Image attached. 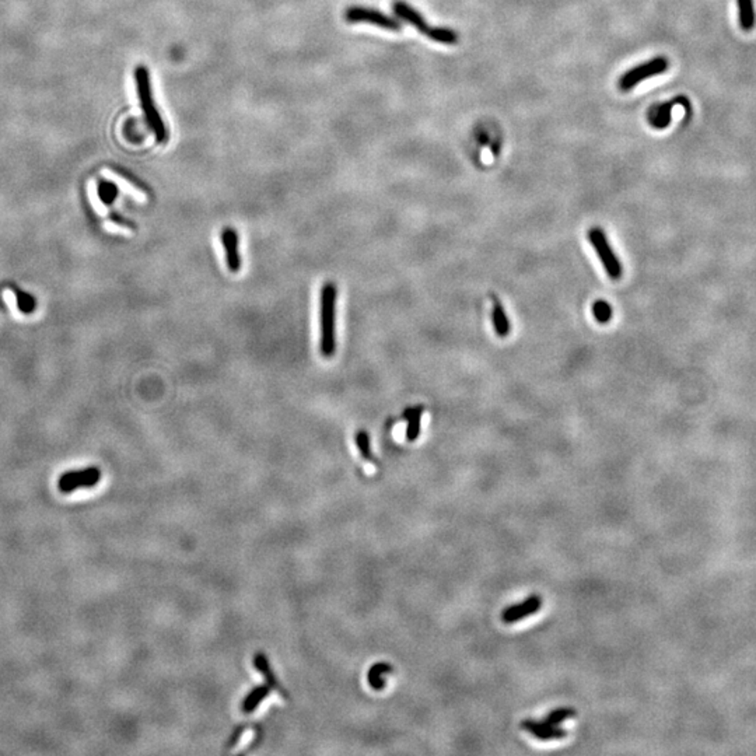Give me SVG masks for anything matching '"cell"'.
Returning a JSON list of instances; mask_svg holds the SVG:
<instances>
[{
  "label": "cell",
  "mask_w": 756,
  "mask_h": 756,
  "mask_svg": "<svg viewBox=\"0 0 756 756\" xmlns=\"http://www.w3.org/2000/svg\"><path fill=\"white\" fill-rule=\"evenodd\" d=\"M336 302L338 287L325 282L319 296V352L324 358H332L336 352Z\"/></svg>",
  "instance_id": "cell-1"
},
{
  "label": "cell",
  "mask_w": 756,
  "mask_h": 756,
  "mask_svg": "<svg viewBox=\"0 0 756 756\" xmlns=\"http://www.w3.org/2000/svg\"><path fill=\"white\" fill-rule=\"evenodd\" d=\"M394 13L397 14V17H400L403 21L409 23L410 26H413L419 33L427 35L432 41L434 43H439V44H444V45H455L458 44V34L453 31L451 28H446V27H430L424 17L417 11L415 10L412 6H409L407 3L405 1H395L394 6Z\"/></svg>",
  "instance_id": "cell-2"
},
{
  "label": "cell",
  "mask_w": 756,
  "mask_h": 756,
  "mask_svg": "<svg viewBox=\"0 0 756 756\" xmlns=\"http://www.w3.org/2000/svg\"><path fill=\"white\" fill-rule=\"evenodd\" d=\"M135 77H136V87H138V94H139V101H141V106H142V111L145 114V118L149 124V126L157 139V142L160 143H164L167 141V129H165V125L154 105V100H153V96H151V86H150V75H149V70L148 67L145 66H139L135 72Z\"/></svg>",
  "instance_id": "cell-3"
},
{
  "label": "cell",
  "mask_w": 756,
  "mask_h": 756,
  "mask_svg": "<svg viewBox=\"0 0 756 756\" xmlns=\"http://www.w3.org/2000/svg\"><path fill=\"white\" fill-rule=\"evenodd\" d=\"M669 66V62L664 56H657L654 59H650L630 70H628L620 79H619V89L622 92H630L636 86H639L643 80H647L650 77L658 76L664 73Z\"/></svg>",
  "instance_id": "cell-4"
},
{
  "label": "cell",
  "mask_w": 756,
  "mask_h": 756,
  "mask_svg": "<svg viewBox=\"0 0 756 756\" xmlns=\"http://www.w3.org/2000/svg\"><path fill=\"white\" fill-rule=\"evenodd\" d=\"M588 239H590L593 247L596 248V251L598 253V256H600V259H601L605 270L608 272L609 278L613 279V280L620 279V276H622V265H620L618 256L612 251L604 231L600 227H596V229L593 227L590 230V233H588Z\"/></svg>",
  "instance_id": "cell-5"
},
{
  "label": "cell",
  "mask_w": 756,
  "mask_h": 756,
  "mask_svg": "<svg viewBox=\"0 0 756 756\" xmlns=\"http://www.w3.org/2000/svg\"><path fill=\"white\" fill-rule=\"evenodd\" d=\"M101 479V471L97 466H90L80 471H69L60 475L57 489L62 493H72L82 488H93Z\"/></svg>",
  "instance_id": "cell-6"
},
{
  "label": "cell",
  "mask_w": 756,
  "mask_h": 756,
  "mask_svg": "<svg viewBox=\"0 0 756 756\" xmlns=\"http://www.w3.org/2000/svg\"><path fill=\"white\" fill-rule=\"evenodd\" d=\"M345 18L348 23H367V24H373V26H377V27H381L384 30H388V31H400L401 30V23L398 20H395L394 17H390L378 10H373V9H366V7H358V6H354L346 10L345 13Z\"/></svg>",
  "instance_id": "cell-7"
},
{
  "label": "cell",
  "mask_w": 756,
  "mask_h": 756,
  "mask_svg": "<svg viewBox=\"0 0 756 756\" xmlns=\"http://www.w3.org/2000/svg\"><path fill=\"white\" fill-rule=\"evenodd\" d=\"M221 246L226 252V265L231 273H239L241 269L240 239L233 227H224L220 233Z\"/></svg>",
  "instance_id": "cell-8"
},
{
  "label": "cell",
  "mask_w": 756,
  "mask_h": 756,
  "mask_svg": "<svg viewBox=\"0 0 756 756\" xmlns=\"http://www.w3.org/2000/svg\"><path fill=\"white\" fill-rule=\"evenodd\" d=\"M541 606H542V597L531 596L520 604L507 606L502 613V620L504 623H515L527 616L537 613L541 609Z\"/></svg>",
  "instance_id": "cell-9"
},
{
  "label": "cell",
  "mask_w": 756,
  "mask_h": 756,
  "mask_svg": "<svg viewBox=\"0 0 756 756\" xmlns=\"http://www.w3.org/2000/svg\"><path fill=\"white\" fill-rule=\"evenodd\" d=\"M520 727L524 730V731H528L530 734H532L535 738L541 740V741H549V740H560V738H564L567 735V731L560 728L559 725H552L549 723H547L545 720L542 721H537V720H522Z\"/></svg>",
  "instance_id": "cell-10"
},
{
  "label": "cell",
  "mask_w": 756,
  "mask_h": 756,
  "mask_svg": "<svg viewBox=\"0 0 756 756\" xmlns=\"http://www.w3.org/2000/svg\"><path fill=\"white\" fill-rule=\"evenodd\" d=\"M679 102V97L675 99V100L668 101V102H662V104H658L654 105L652 109H649L647 112V121L649 124L655 128V129H665L669 124H671V112L674 109V106Z\"/></svg>",
  "instance_id": "cell-11"
},
{
  "label": "cell",
  "mask_w": 756,
  "mask_h": 756,
  "mask_svg": "<svg viewBox=\"0 0 756 756\" xmlns=\"http://www.w3.org/2000/svg\"><path fill=\"white\" fill-rule=\"evenodd\" d=\"M253 665H255V669L263 675V678L266 679V684L270 686V689H275L279 694H282L285 698H287V694L283 689V686L278 682L276 675L273 674V671L270 668V664H269V659L266 658V655L261 653V652L255 653V655H253Z\"/></svg>",
  "instance_id": "cell-12"
},
{
  "label": "cell",
  "mask_w": 756,
  "mask_h": 756,
  "mask_svg": "<svg viewBox=\"0 0 756 756\" xmlns=\"http://www.w3.org/2000/svg\"><path fill=\"white\" fill-rule=\"evenodd\" d=\"M423 406L417 407H409L405 412V417L407 419V429H406V439L409 442H415L420 434V420H422Z\"/></svg>",
  "instance_id": "cell-13"
},
{
  "label": "cell",
  "mask_w": 756,
  "mask_h": 756,
  "mask_svg": "<svg viewBox=\"0 0 756 756\" xmlns=\"http://www.w3.org/2000/svg\"><path fill=\"white\" fill-rule=\"evenodd\" d=\"M492 302H493V309H492L493 324H495L498 335L504 338L510 332V322H508V318H507L502 302H499V299L495 295H492Z\"/></svg>",
  "instance_id": "cell-14"
},
{
  "label": "cell",
  "mask_w": 756,
  "mask_h": 756,
  "mask_svg": "<svg viewBox=\"0 0 756 756\" xmlns=\"http://www.w3.org/2000/svg\"><path fill=\"white\" fill-rule=\"evenodd\" d=\"M740 24L745 31H751L755 27L756 14L754 0H737Z\"/></svg>",
  "instance_id": "cell-15"
},
{
  "label": "cell",
  "mask_w": 756,
  "mask_h": 756,
  "mask_svg": "<svg viewBox=\"0 0 756 756\" xmlns=\"http://www.w3.org/2000/svg\"><path fill=\"white\" fill-rule=\"evenodd\" d=\"M390 672H393V667L388 662H377V664H374L370 668L368 674H367V679H368L370 686L374 691H383L384 686H385V681L383 679V675L384 674H390Z\"/></svg>",
  "instance_id": "cell-16"
},
{
  "label": "cell",
  "mask_w": 756,
  "mask_h": 756,
  "mask_svg": "<svg viewBox=\"0 0 756 756\" xmlns=\"http://www.w3.org/2000/svg\"><path fill=\"white\" fill-rule=\"evenodd\" d=\"M269 694H270V686L268 684L253 688L251 692L246 696V699L243 702V711L252 713L258 706L265 701L266 696H269Z\"/></svg>",
  "instance_id": "cell-17"
},
{
  "label": "cell",
  "mask_w": 756,
  "mask_h": 756,
  "mask_svg": "<svg viewBox=\"0 0 756 756\" xmlns=\"http://www.w3.org/2000/svg\"><path fill=\"white\" fill-rule=\"evenodd\" d=\"M99 197L104 204H112L118 197V187L112 181L102 180L99 182Z\"/></svg>",
  "instance_id": "cell-18"
},
{
  "label": "cell",
  "mask_w": 756,
  "mask_h": 756,
  "mask_svg": "<svg viewBox=\"0 0 756 756\" xmlns=\"http://www.w3.org/2000/svg\"><path fill=\"white\" fill-rule=\"evenodd\" d=\"M354 442H356V446L358 449V451L361 454V456L371 462L373 461V453H371V444H370V436L366 430H358L356 433V437H354Z\"/></svg>",
  "instance_id": "cell-19"
},
{
  "label": "cell",
  "mask_w": 756,
  "mask_h": 756,
  "mask_svg": "<svg viewBox=\"0 0 756 756\" xmlns=\"http://www.w3.org/2000/svg\"><path fill=\"white\" fill-rule=\"evenodd\" d=\"M576 714H577L576 710L571 708V707H559V708H554V711H551L545 717V721L552 724V725H560L567 718L576 717Z\"/></svg>",
  "instance_id": "cell-20"
},
{
  "label": "cell",
  "mask_w": 756,
  "mask_h": 756,
  "mask_svg": "<svg viewBox=\"0 0 756 756\" xmlns=\"http://www.w3.org/2000/svg\"><path fill=\"white\" fill-rule=\"evenodd\" d=\"M16 302H17V307L18 309L23 312V314H33L37 308V302L35 299L30 295V293H26V292H21V290H16Z\"/></svg>",
  "instance_id": "cell-21"
},
{
  "label": "cell",
  "mask_w": 756,
  "mask_h": 756,
  "mask_svg": "<svg viewBox=\"0 0 756 756\" xmlns=\"http://www.w3.org/2000/svg\"><path fill=\"white\" fill-rule=\"evenodd\" d=\"M593 314L596 315V318L600 321V322H608L610 315H612V309H610V305L608 302H597L593 305Z\"/></svg>",
  "instance_id": "cell-22"
}]
</instances>
